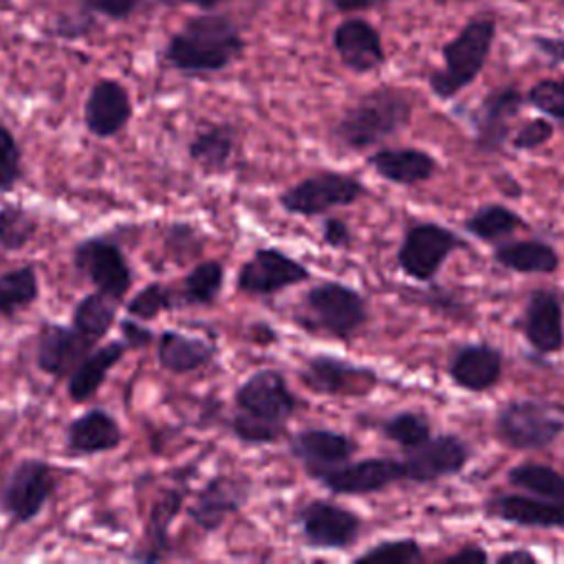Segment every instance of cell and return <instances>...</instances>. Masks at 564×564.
Masks as SVG:
<instances>
[{
	"mask_svg": "<svg viewBox=\"0 0 564 564\" xmlns=\"http://www.w3.org/2000/svg\"><path fill=\"white\" fill-rule=\"evenodd\" d=\"M245 51V37L236 22L223 13H203L176 31L165 51V62L183 75H209L225 70Z\"/></svg>",
	"mask_w": 564,
	"mask_h": 564,
	"instance_id": "6da1fadb",
	"label": "cell"
},
{
	"mask_svg": "<svg viewBox=\"0 0 564 564\" xmlns=\"http://www.w3.org/2000/svg\"><path fill=\"white\" fill-rule=\"evenodd\" d=\"M412 117V99L405 90L383 86L361 95L335 126V137L350 150L372 148L401 132Z\"/></svg>",
	"mask_w": 564,
	"mask_h": 564,
	"instance_id": "7a4b0ae2",
	"label": "cell"
},
{
	"mask_svg": "<svg viewBox=\"0 0 564 564\" xmlns=\"http://www.w3.org/2000/svg\"><path fill=\"white\" fill-rule=\"evenodd\" d=\"M496 37L494 18L469 20L445 46H443V68L430 75V90L438 99L456 97L465 86H469L491 53Z\"/></svg>",
	"mask_w": 564,
	"mask_h": 564,
	"instance_id": "3957f363",
	"label": "cell"
},
{
	"mask_svg": "<svg viewBox=\"0 0 564 564\" xmlns=\"http://www.w3.org/2000/svg\"><path fill=\"white\" fill-rule=\"evenodd\" d=\"M297 319L304 328L335 339H350L368 322V304L355 289L330 280L304 293Z\"/></svg>",
	"mask_w": 564,
	"mask_h": 564,
	"instance_id": "277c9868",
	"label": "cell"
},
{
	"mask_svg": "<svg viewBox=\"0 0 564 564\" xmlns=\"http://www.w3.org/2000/svg\"><path fill=\"white\" fill-rule=\"evenodd\" d=\"M496 434L513 449H542L564 434V416L533 399H511L496 412Z\"/></svg>",
	"mask_w": 564,
	"mask_h": 564,
	"instance_id": "5b68a950",
	"label": "cell"
},
{
	"mask_svg": "<svg viewBox=\"0 0 564 564\" xmlns=\"http://www.w3.org/2000/svg\"><path fill=\"white\" fill-rule=\"evenodd\" d=\"M55 489L53 465L42 458H22L0 482V509L13 524H26L40 516Z\"/></svg>",
	"mask_w": 564,
	"mask_h": 564,
	"instance_id": "8992f818",
	"label": "cell"
},
{
	"mask_svg": "<svg viewBox=\"0 0 564 564\" xmlns=\"http://www.w3.org/2000/svg\"><path fill=\"white\" fill-rule=\"evenodd\" d=\"M236 414L269 425L284 434L286 419L297 410V397L289 390L282 372L262 368L249 375L234 394Z\"/></svg>",
	"mask_w": 564,
	"mask_h": 564,
	"instance_id": "52a82bcc",
	"label": "cell"
},
{
	"mask_svg": "<svg viewBox=\"0 0 564 564\" xmlns=\"http://www.w3.org/2000/svg\"><path fill=\"white\" fill-rule=\"evenodd\" d=\"M73 267L95 284L97 291L119 304L132 286V269L121 247L106 236H88L73 247Z\"/></svg>",
	"mask_w": 564,
	"mask_h": 564,
	"instance_id": "ba28073f",
	"label": "cell"
},
{
	"mask_svg": "<svg viewBox=\"0 0 564 564\" xmlns=\"http://www.w3.org/2000/svg\"><path fill=\"white\" fill-rule=\"evenodd\" d=\"M366 194V187L344 172H317L284 189L280 205L295 216H322L335 207L352 205Z\"/></svg>",
	"mask_w": 564,
	"mask_h": 564,
	"instance_id": "9c48e42d",
	"label": "cell"
},
{
	"mask_svg": "<svg viewBox=\"0 0 564 564\" xmlns=\"http://www.w3.org/2000/svg\"><path fill=\"white\" fill-rule=\"evenodd\" d=\"M465 242L438 223H416L408 227L401 247L397 251L399 269L419 282H430L438 273L441 264Z\"/></svg>",
	"mask_w": 564,
	"mask_h": 564,
	"instance_id": "30bf717a",
	"label": "cell"
},
{
	"mask_svg": "<svg viewBox=\"0 0 564 564\" xmlns=\"http://www.w3.org/2000/svg\"><path fill=\"white\" fill-rule=\"evenodd\" d=\"M322 487L333 494L344 496H366L377 494L399 480H405L403 463L386 456H370L357 463H341L326 469H315L308 474Z\"/></svg>",
	"mask_w": 564,
	"mask_h": 564,
	"instance_id": "8fae6325",
	"label": "cell"
},
{
	"mask_svg": "<svg viewBox=\"0 0 564 564\" xmlns=\"http://www.w3.org/2000/svg\"><path fill=\"white\" fill-rule=\"evenodd\" d=\"M297 524L311 549L341 551L357 542L361 520L350 509L330 500H311L297 511Z\"/></svg>",
	"mask_w": 564,
	"mask_h": 564,
	"instance_id": "7c38bea8",
	"label": "cell"
},
{
	"mask_svg": "<svg viewBox=\"0 0 564 564\" xmlns=\"http://www.w3.org/2000/svg\"><path fill=\"white\" fill-rule=\"evenodd\" d=\"M306 278H311V271L300 260L275 247H260L249 260L242 262L236 278V289L245 295L267 297L300 284Z\"/></svg>",
	"mask_w": 564,
	"mask_h": 564,
	"instance_id": "4fadbf2b",
	"label": "cell"
},
{
	"mask_svg": "<svg viewBox=\"0 0 564 564\" xmlns=\"http://www.w3.org/2000/svg\"><path fill=\"white\" fill-rule=\"evenodd\" d=\"M469 460L467 443L456 434L427 436L412 449H405L403 471L405 480L412 482H434L458 474Z\"/></svg>",
	"mask_w": 564,
	"mask_h": 564,
	"instance_id": "5bb4252c",
	"label": "cell"
},
{
	"mask_svg": "<svg viewBox=\"0 0 564 564\" xmlns=\"http://www.w3.org/2000/svg\"><path fill=\"white\" fill-rule=\"evenodd\" d=\"M251 482L245 476L218 474L209 478L194 496L187 513L205 533H214L231 513L249 500Z\"/></svg>",
	"mask_w": 564,
	"mask_h": 564,
	"instance_id": "9a60e30c",
	"label": "cell"
},
{
	"mask_svg": "<svg viewBox=\"0 0 564 564\" xmlns=\"http://www.w3.org/2000/svg\"><path fill=\"white\" fill-rule=\"evenodd\" d=\"M300 377L313 392L337 397L368 394L377 383V375L372 372V368L357 366L330 355L308 357L304 368L300 370Z\"/></svg>",
	"mask_w": 564,
	"mask_h": 564,
	"instance_id": "2e32d148",
	"label": "cell"
},
{
	"mask_svg": "<svg viewBox=\"0 0 564 564\" xmlns=\"http://www.w3.org/2000/svg\"><path fill=\"white\" fill-rule=\"evenodd\" d=\"M132 119V99L128 88L117 79H99L84 101V126L97 139L117 137Z\"/></svg>",
	"mask_w": 564,
	"mask_h": 564,
	"instance_id": "e0dca14e",
	"label": "cell"
},
{
	"mask_svg": "<svg viewBox=\"0 0 564 564\" xmlns=\"http://www.w3.org/2000/svg\"><path fill=\"white\" fill-rule=\"evenodd\" d=\"M95 346L97 344L88 341L73 326L44 322L37 330L35 364L42 372L62 379L68 377Z\"/></svg>",
	"mask_w": 564,
	"mask_h": 564,
	"instance_id": "ac0fdd59",
	"label": "cell"
},
{
	"mask_svg": "<svg viewBox=\"0 0 564 564\" xmlns=\"http://www.w3.org/2000/svg\"><path fill=\"white\" fill-rule=\"evenodd\" d=\"M524 97L513 86L494 88L474 112V130H476V148L480 152H498L509 132L511 121L520 112Z\"/></svg>",
	"mask_w": 564,
	"mask_h": 564,
	"instance_id": "d6986e66",
	"label": "cell"
},
{
	"mask_svg": "<svg viewBox=\"0 0 564 564\" xmlns=\"http://www.w3.org/2000/svg\"><path fill=\"white\" fill-rule=\"evenodd\" d=\"M485 513L489 518L538 529H560L564 527V500L524 496V494H494L485 502Z\"/></svg>",
	"mask_w": 564,
	"mask_h": 564,
	"instance_id": "ffe728a7",
	"label": "cell"
},
{
	"mask_svg": "<svg viewBox=\"0 0 564 564\" xmlns=\"http://www.w3.org/2000/svg\"><path fill=\"white\" fill-rule=\"evenodd\" d=\"M524 337L540 355L557 352L564 346V311L562 300L546 289H538L529 295L524 319Z\"/></svg>",
	"mask_w": 564,
	"mask_h": 564,
	"instance_id": "44dd1931",
	"label": "cell"
},
{
	"mask_svg": "<svg viewBox=\"0 0 564 564\" xmlns=\"http://www.w3.org/2000/svg\"><path fill=\"white\" fill-rule=\"evenodd\" d=\"M333 46L341 64L352 73H370L386 59L381 35L361 18L339 22L333 33Z\"/></svg>",
	"mask_w": 564,
	"mask_h": 564,
	"instance_id": "7402d4cb",
	"label": "cell"
},
{
	"mask_svg": "<svg viewBox=\"0 0 564 564\" xmlns=\"http://www.w3.org/2000/svg\"><path fill=\"white\" fill-rule=\"evenodd\" d=\"M64 441L70 456H95L117 449L123 441V432L110 412L93 408L82 412L66 425Z\"/></svg>",
	"mask_w": 564,
	"mask_h": 564,
	"instance_id": "603a6c76",
	"label": "cell"
},
{
	"mask_svg": "<svg viewBox=\"0 0 564 564\" xmlns=\"http://www.w3.org/2000/svg\"><path fill=\"white\" fill-rule=\"evenodd\" d=\"M289 447L291 454L304 463L306 474L341 465L357 452V443L348 434L324 427H308L297 432L291 436Z\"/></svg>",
	"mask_w": 564,
	"mask_h": 564,
	"instance_id": "cb8c5ba5",
	"label": "cell"
},
{
	"mask_svg": "<svg viewBox=\"0 0 564 564\" xmlns=\"http://www.w3.org/2000/svg\"><path fill=\"white\" fill-rule=\"evenodd\" d=\"M447 375L463 390L485 392L502 375V352L489 344H465L449 359Z\"/></svg>",
	"mask_w": 564,
	"mask_h": 564,
	"instance_id": "d4e9b609",
	"label": "cell"
},
{
	"mask_svg": "<svg viewBox=\"0 0 564 564\" xmlns=\"http://www.w3.org/2000/svg\"><path fill=\"white\" fill-rule=\"evenodd\" d=\"M185 500V489L174 487L167 489L161 498L154 500L143 538L139 540V546L128 555L132 562H161L170 555V524L178 516Z\"/></svg>",
	"mask_w": 564,
	"mask_h": 564,
	"instance_id": "484cf974",
	"label": "cell"
},
{
	"mask_svg": "<svg viewBox=\"0 0 564 564\" xmlns=\"http://www.w3.org/2000/svg\"><path fill=\"white\" fill-rule=\"evenodd\" d=\"M368 165L388 183L416 185L434 176L436 159L419 148H383L370 154Z\"/></svg>",
	"mask_w": 564,
	"mask_h": 564,
	"instance_id": "4316f807",
	"label": "cell"
},
{
	"mask_svg": "<svg viewBox=\"0 0 564 564\" xmlns=\"http://www.w3.org/2000/svg\"><path fill=\"white\" fill-rule=\"evenodd\" d=\"M128 350L130 348L126 346L123 339H112L101 346H95L68 375L66 392H68L70 401H75V403L88 401L101 388L110 368L117 366Z\"/></svg>",
	"mask_w": 564,
	"mask_h": 564,
	"instance_id": "83f0119b",
	"label": "cell"
},
{
	"mask_svg": "<svg viewBox=\"0 0 564 564\" xmlns=\"http://www.w3.org/2000/svg\"><path fill=\"white\" fill-rule=\"evenodd\" d=\"M216 355V346L203 337L165 328L156 337V361L161 368L185 375L207 366Z\"/></svg>",
	"mask_w": 564,
	"mask_h": 564,
	"instance_id": "f1b7e54d",
	"label": "cell"
},
{
	"mask_svg": "<svg viewBox=\"0 0 564 564\" xmlns=\"http://www.w3.org/2000/svg\"><path fill=\"white\" fill-rule=\"evenodd\" d=\"M494 260L516 273H553L560 267L557 251L542 240L502 242L494 249Z\"/></svg>",
	"mask_w": 564,
	"mask_h": 564,
	"instance_id": "f546056e",
	"label": "cell"
},
{
	"mask_svg": "<svg viewBox=\"0 0 564 564\" xmlns=\"http://www.w3.org/2000/svg\"><path fill=\"white\" fill-rule=\"evenodd\" d=\"M236 148V128L231 123H212L198 130L187 143V154L207 172H220L229 165Z\"/></svg>",
	"mask_w": 564,
	"mask_h": 564,
	"instance_id": "4dcf8cb0",
	"label": "cell"
},
{
	"mask_svg": "<svg viewBox=\"0 0 564 564\" xmlns=\"http://www.w3.org/2000/svg\"><path fill=\"white\" fill-rule=\"evenodd\" d=\"M119 302L101 291L86 293L73 308V328L82 333L88 341L99 344L108 330L115 326Z\"/></svg>",
	"mask_w": 564,
	"mask_h": 564,
	"instance_id": "1f68e13d",
	"label": "cell"
},
{
	"mask_svg": "<svg viewBox=\"0 0 564 564\" xmlns=\"http://www.w3.org/2000/svg\"><path fill=\"white\" fill-rule=\"evenodd\" d=\"M225 282V267L218 260L194 264L176 289L178 306H209L218 297Z\"/></svg>",
	"mask_w": 564,
	"mask_h": 564,
	"instance_id": "d6a6232c",
	"label": "cell"
},
{
	"mask_svg": "<svg viewBox=\"0 0 564 564\" xmlns=\"http://www.w3.org/2000/svg\"><path fill=\"white\" fill-rule=\"evenodd\" d=\"M40 297V278L33 264L0 273V315L13 319Z\"/></svg>",
	"mask_w": 564,
	"mask_h": 564,
	"instance_id": "836d02e7",
	"label": "cell"
},
{
	"mask_svg": "<svg viewBox=\"0 0 564 564\" xmlns=\"http://www.w3.org/2000/svg\"><path fill=\"white\" fill-rule=\"evenodd\" d=\"M522 225H524V220L516 212H511L509 207L498 205V203L478 207L463 223L467 234H471L478 240H487V242H496L500 238H507Z\"/></svg>",
	"mask_w": 564,
	"mask_h": 564,
	"instance_id": "e575fe53",
	"label": "cell"
},
{
	"mask_svg": "<svg viewBox=\"0 0 564 564\" xmlns=\"http://www.w3.org/2000/svg\"><path fill=\"white\" fill-rule=\"evenodd\" d=\"M507 480L529 494H535L540 498H553L564 500V474L542 465V463H520L509 469Z\"/></svg>",
	"mask_w": 564,
	"mask_h": 564,
	"instance_id": "d590c367",
	"label": "cell"
},
{
	"mask_svg": "<svg viewBox=\"0 0 564 564\" xmlns=\"http://www.w3.org/2000/svg\"><path fill=\"white\" fill-rule=\"evenodd\" d=\"M37 231L35 216L20 203L0 205V247L4 251L24 249Z\"/></svg>",
	"mask_w": 564,
	"mask_h": 564,
	"instance_id": "8d00e7d4",
	"label": "cell"
},
{
	"mask_svg": "<svg viewBox=\"0 0 564 564\" xmlns=\"http://www.w3.org/2000/svg\"><path fill=\"white\" fill-rule=\"evenodd\" d=\"M381 434L392 443H397L399 447H403L405 452L423 443L427 436H432V427L423 414L403 410L381 421Z\"/></svg>",
	"mask_w": 564,
	"mask_h": 564,
	"instance_id": "74e56055",
	"label": "cell"
},
{
	"mask_svg": "<svg viewBox=\"0 0 564 564\" xmlns=\"http://www.w3.org/2000/svg\"><path fill=\"white\" fill-rule=\"evenodd\" d=\"M176 289L163 284V282H150L143 289H139L126 304V313L134 319H154L163 311L176 308Z\"/></svg>",
	"mask_w": 564,
	"mask_h": 564,
	"instance_id": "f35d334b",
	"label": "cell"
},
{
	"mask_svg": "<svg viewBox=\"0 0 564 564\" xmlns=\"http://www.w3.org/2000/svg\"><path fill=\"white\" fill-rule=\"evenodd\" d=\"M423 560L421 544L416 540H383L372 544L355 557L357 564H414Z\"/></svg>",
	"mask_w": 564,
	"mask_h": 564,
	"instance_id": "ab89813d",
	"label": "cell"
},
{
	"mask_svg": "<svg viewBox=\"0 0 564 564\" xmlns=\"http://www.w3.org/2000/svg\"><path fill=\"white\" fill-rule=\"evenodd\" d=\"M22 178V148L15 134L0 121V192H11Z\"/></svg>",
	"mask_w": 564,
	"mask_h": 564,
	"instance_id": "60d3db41",
	"label": "cell"
},
{
	"mask_svg": "<svg viewBox=\"0 0 564 564\" xmlns=\"http://www.w3.org/2000/svg\"><path fill=\"white\" fill-rule=\"evenodd\" d=\"M527 99L533 108H538L546 117L564 121V82L540 79L538 84L531 86Z\"/></svg>",
	"mask_w": 564,
	"mask_h": 564,
	"instance_id": "b9f144b4",
	"label": "cell"
},
{
	"mask_svg": "<svg viewBox=\"0 0 564 564\" xmlns=\"http://www.w3.org/2000/svg\"><path fill=\"white\" fill-rule=\"evenodd\" d=\"M553 137V123H549L546 119H529L524 126H520V130L513 134L511 145L516 150H535L540 145H544L549 139Z\"/></svg>",
	"mask_w": 564,
	"mask_h": 564,
	"instance_id": "7bdbcfd3",
	"label": "cell"
},
{
	"mask_svg": "<svg viewBox=\"0 0 564 564\" xmlns=\"http://www.w3.org/2000/svg\"><path fill=\"white\" fill-rule=\"evenodd\" d=\"M79 4L88 13H97L110 20H123L137 11L141 0H79Z\"/></svg>",
	"mask_w": 564,
	"mask_h": 564,
	"instance_id": "ee69618b",
	"label": "cell"
},
{
	"mask_svg": "<svg viewBox=\"0 0 564 564\" xmlns=\"http://www.w3.org/2000/svg\"><path fill=\"white\" fill-rule=\"evenodd\" d=\"M119 330H121V339L126 341V346L132 348H145L156 339V333L148 326L141 324V319L134 317H123L119 322Z\"/></svg>",
	"mask_w": 564,
	"mask_h": 564,
	"instance_id": "f6af8a7d",
	"label": "cell"
},
{
	"mask_svg": "<svg viewBox=\"0 0 564 564\" xmlns=\"http://www.w3.org/2000/svg\"><path fill=\"white\" fill-rule=\"evenodd\" d=\"M322 238L333 249H348L352 245V234H350L348 223L341 220V218H335V216L324 220Z\"/></svg>",
	"mask_w": 564,
	"mask_h": 564,
	"instance_id": "bcb514c9",
	"label": "cell"
},
{
	"mask_svg": "<svg viewBox=\"0 0 564 564\" xmlns=\"http://www.w3.org/2000/svg\"><path fill=\"white\" fill-rule=\"evenodd\" d=\"M533 46L553 64H564V37H546L538 35L533 40Z\"/></svg>",
	"mask_w": 564,
	"mask_h": 564,
	"instance_id": "7dc6e473",
	"label": "cell"
},
{
	"mask_svg": "<svg viewBox=\"0 0 564 564\" xmlns=\"http://www.w3.org/2000/svg\"><path fill=\"white\" fill-rule=\"evenodd\" d=\"M487 560H489L487 551L480 549V546H474V544L471 546H463L460 551H456V553L445 557L447 564H485Z\"/></svg>",
	"mask_w": 564,
	"mask_h": 564,
	"instance_id": "c3c4849f",
	"label": "cell"
},
{
	"mask_svg": "<svg viewBox=\"0 0 564 564\" xmlns=\"http://www.w3.org/2000/svg\"><path fill=\"white\" fill-rule=\"evenodd\" d=\"M337 11H366V9H372V7H379V4H386L388 0H328Z\"/></svg>",
	"mask_w": 564,
	"mask_h": 564,
	"instance_id": "681fc988",
	"label": "cell"
},
{
	"mask_svg": "<svg viewBox=\"0 0 564 564\" xmlns=\"http://www.w3.org/2000/svg\"><path fill=\"white\" fill-rule=\"evenodd\" d=\"M535 555L531 551H524V549H516V551H507L502 555H498V562L500 564H509V562H533Z\"/></svg>",
	"mask_w": 564,
	"mask_h": 564,
	"instance_id": "f907efd6",
	"label": "cell"
},
{
	"mask_svg": "<svg viewBox=\"0 0 564 564\" xmlns=\"http://www.w3.org/2000/svg\"><path fill=\"white\" fill-rule=\"evenodd\" d=\"M178 2H185V4H192V7H198V9H216L220 4H225L227 0H178Z\"/></svg>",
	"mask_w": 564,
	"mask_h": 564,
	"instance_id": "816d5d0a",
	"label": "cell"
},
{
	"mask_svg": "<svg viewBox=\"0 0 564 564\" xmlns=\"http://www.w3.org/2000/svg\"><path fill=\"white\" fill-rule=\"evenodd\" d=\"M441 2H465V0H441Z\"/></svg>",
	"mask_w": 564,
	"mask_h": 564,
	"instance_id": "f5cc1de1",
	"label": "cell"
}]
</instances>
